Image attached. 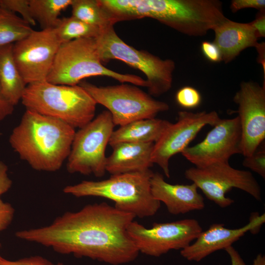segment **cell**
<instances>
[{
	"label": "cell",
	"mask_w": 265,
	"mask_h": 265,
	"mask_svg": "<svg viewBox=\"0 0 265 265\" xmlns=\"http://www.w3.org/2000/svg\"><path fill=\"white\" fill-rule=\"evenodd\" d=\"M12 45L0 47V86L6 98L16 106L26 86L14 60Z\"/></svg>",
	"instance_id": "obj_21"
},
{
	"label": "cell",
	"mask_w": 265,
	"mask_h": 265,
	"mask_svg": "<svg viewBox=\"0 0 265 265\" xmlns=\"http://www.w3.org/2000/svg\"></svg>",
	"instance_id": "obj_41"
},
{
	"label": "cell",
	"mask_w": 265,
	"mask_h": 265,
	"mask_svg": "<svg viewBox=\"0 0 265 265\" xmlns=\"http://www.w3.org/2000/svg\"><path fill=\"white\" fill-rule=\"evenodd\" d=\"M21 101L26 109L59 119L75 129L94 119L97 105L79 84L58 85L47 80L27 85Z\"/></svg>",
	"instance_id": "obj_5"
},
{
	"label": "cell",
	"mask_w": 265,
	"mask_h": 265,
	"mask_svg": "<svg viewBox=\"0 0 265 265\" xmlns=\"http://www.w3.org/2000/svg\"><path fill=\"white\" fill-rule=\"evenodd\" d=\"M118 22L155 19L190 36H202L227 19L218 0H106Z\"/></svg>",
	"instance_id": "obj_2"
},
{
	"label": "cell",
	"mask_w": 265,
	"mask_h": 265,
	"mask_svg": "<svg viewBox=\"0 0 265 265\" xmlns=\"http://www.w3.org/2000/svg\"><path fill=\"white\" fill-rule=\"evenodd\" d=\"M178 114L177 121L171 123L154 143L151 156L153 164H158L167 178L170 177V159L188 147L204 127L214 126L221 119L215 111L196 113L181 111Z\"/></svg>",
	"instance_id": "obj_12"
},
{
	"label": "cell",
	"mask_w": 265,
	"mask_h": 265,
	"mask_svg": "<svg viewBox=\"0 0 265 265\" xmlns=\"http://www.w3.org/2000/svg\"><path fill=\"white\" fill-rule=\"evenodd\" d=\"M170 124L156 117L133 121L113 131L109 144L112 147L123 142L155 143Z\"/></svg>",
	"instance_id": "obj_20"
},
{
	"label": "cell",
	"mask_w": 265,
	"mask_h": 265,
	"mask_svg": "<svg viewBox=\"0 0 265 265\" xmlns=\"http://www.w3.org/2000/svg\"><path fill=\"white\" fill-rule=\"evenodd\" d=\"M97 104L106 107L115 126H122L138 120L155 118L169 109L168 104L154 99L137 86L128 83L98 86L81 81L79 84Z\"/></svg>",
	"instance_id": "obj_8"
},
{
	"label": "cell",
	"mask_w": 265,
	"mask_h": 265,
	"mask_svg": "<svg viewBox=\"0 0 265 265\" xmlns=\"http://www.w3.org/2000/svg\"><path fill=\"white\" fill-rule=\"evenodd\" d=\"M234 102L238 105L241 132V154L251 155L265 138V84L243 81L236 93Z\"/></svg>",
	"instance_id": "obj_15"
},
{
	"label": "cell",
	"mask_w": 265,
	"mask_h": 265,
	"mask_svg": "<svg viewBox=\"0 0 265 265\" xmlns=\"http://www.w3.org/2000/svg\"><path fill=\"white\" fill-rule=\"evenodd\" d=\"M96 41L102 63L117 59L142 72L146 77L148 93L151 96H160L171 89L175 69L173 60L162 59L127 44L117 35L112 25L101 28Z\"/></svg>",
	"instance_id": "obj_7"
},
{
	"label": "cell",
	"mask_w": 265,
	"mask_h": 265,
	"mask_svg": "<svg viewBox=\"0 0 265 265\" xmlns=\"http://www.w3.org/2000/svg\"><path fill=\"white\" fill-rule=\"evenodd\" d=\"M114 127L106 110L76 132L67 159L68 172L103 177L106 172V150Z\"/></svg>",
	"instance_id": "obj_9"
},
{
	"label": "cell",
	"mask_w": 265,
	"mask_h": 265,
	"mask_svg": "<svg viewBox=\"0 0 265 265\" xmlns=\"http://www.w3.org/2000/svg\"><path fill=\"white\" fill-rule=\"evenodd\" d=\"M177 104L186 109H192L198 106L202 98L200 92L195 88L186 86L180 88L175 96Z\"/></svg>",
	"instance_id": "obj_27"
},
{
	"label": "cell",
	"mask_w": 265,
	"mask_h": 265,
	"mask_svg": "<svg viewBox=\"0 0 265 265\" xmlns=\"http://www.w3.org/2000/svg\"><path fill=\"white\" fill-rule=\"evenodd\" d=\"M224 250L230 257L231 265H246L238 252L232 245L227 247Z\"/></svg>",
	"instance_id": "obj_36"
},
{
	"label": "cell",
	"mask_w": 265,
	"mask_h": 265,
	"mask_svg": "<svg viewBox=\"0 0 265 265\" xmlns=\"http://www.w3.org/2000/svg\"><path fill=\"white\" fill-rule=\"evenodd\" d=\"M135 217L106 203L88 204L65 212L48 226L19 231L15 235L60 254L118 265L133 261L139 253L128 232Z\"/></svg>",
	"instance_id": "obj_1"
},
{
	"label": "cell",
	"mask_w": 265,
	"mask_h": 265,
	"mask_svg": "<svg viewBox=\"0 0 265 265\" xmlns=\"http://www.w3.org/2000/svg\"><path fill=\"white\" fill-rule=\"evenodd\" d=\"M253 8L260 11L265 10V0H233L230 4L231 11L235 13L241 9Z\"/></svg>",
	"instance_id": "obj_31"
},
{
	"label": "cell",
	"mask_w": 265,
	"mask_h": 265,
	"mask_svg": "<svg viewBox=\"0 0 265 265\" xmlns=\"http://www.w3.org/2000/svg\"><path fill=\"white\" fill-rule=\"evenodd\" d=\"M111 78L121 83L146 87V80L132 74H122L106 67L100 59L96 38H80L61 44L56 53L46 80L58 85H78L85 78Z\"/></svg>",
	"instance_id": "obj_6"
},
{
	"label": "cell",
	"mask_w": 265,
	"mask_h": 265,
	"mask_svg": "<svg viewBox=\"0 0 265 265\" xmlns=\"http://www.w3.org/2000/svg\"><path fill=\"white\" fill-rule=\"evenodd\" d=\"M15 210L9 203L0 198V231L6 229L13 220Z\"/></svg>",
	"instance_id": "obj_30"
},
{
	"label": "cell",
	"mask_w": 265,
	"mask_h": 265,
	"mask_svg": "<svg viewBox=\"0 0 265 265\" xmlns=\"http://www.w3.org/2000/svg\"><path fill=\"white\" fill-rule=\"evenodd\" d=\"M213 127L202 141L187 147L181 153L196 167L229 162L231 157L241 154V128L238 116L220 119Z\"/></svg>",
	"instance_id": "obj_14"
},
{
	"label": "cell",
	"mask_w": 265,
	"mask_h": 265,
	"mask_svg": "<svg viewBox=\"0 0 265 265\" xmlns=\"http://www.w3.org/2000/svg\"><path fill=\"white\" fill-rule=\"evenodd\" d=\"M242 165L265 179V147L263 142L250 156L244 157Z\"/></svg>",
	"instance_id": "obj_28"
},
{
	"label": "cell",
	"mask_w": 265,
	"mask_h": 265,
	"mask_svg": "<svg viewBox=\"0 0 265 265\" xmlns=\"http://www.w3.org/2000/svg\"><path fill=\"white\" fill-rule=\"evenodd\" d=\"M253 265H265V256L261 254L257 255L253 261Z\"/></svg>",
	"instance_id": "obj_38"
},
{
	"label": "cell",
	"mask_w": 265,
	"mask_h": 265,
	"mask_svg": "<svg viewBox=\"0 0 265 265\" xmlns=\"http://www.w3.org/2000/svg\"><path fill=\"white\" fill-rule=\"evenodd\" d=\"M201 49L204 56L209 61L212 62L222 61L220 51L213 42L204 41L201 43Z\"/></svg>",
	"instance_id": "obj_32"
},
{
	"label": "cell",
	"mask_w": 265,
	"mask_h": 265,
	"mask_svg": "<svg viewBox=\"0 0 265 265\" xmlns=\"http://www.w3.org/2000/svg\"><path fill=\"white\" fill-rule=\"evenodd\" d=\"M8 167L5 163L0 161V197L11 187L12 180L7 174Z\"/></svg>",
	"instance_id": "obj_33"
},
{
	"label": "cell",
	"mask_w": 265,
	"mask_h": 265,
	"mask_svg": "<svg viewBox=\"0 0 265 265\" xmlns=\"http://www.w3.org/2000/svg\"><path fill=\"white\" fill-rule=\"evenodd\" d=\"M151 188L154 198L163 203L172 214H184L205 208L204 198L193 183L189 185L171 184L165 181L161 174L156 172L151 177Z\"/></svg>",
	"instance_id": "obj_17"
},
{
	"label": "cell",
	"mask_w": 265,
	"mask_h": 265,
	"mask_svg": "<svg viewBox=\"0 0 265 265\" xmlns=\"http://www.w3.org/2000/svg\"><path fill=\"white\" fill-rule=\"evenodd\" d=\"M1 246V243H0V247ZM1 258V257L0 256V259Z\"/></svg>",
	"instance_id": "obj_40"
},
{
	"label": "cell",
	"mask_w": 265,
	"mask_h": 265,
	"mask_svg": "<svg viewBox=\"0 0 265 265\" xmlns=\"http://www.w3.org/2000/svg\"><path fill=\"white\" fill-rule=\"evenodd\" d=\"M55 265H63L61 263H58L57 264H56Z\"/></svg>",
	"instance_id": "obj_39"
},
{
	"label": "cell",
	"mask_w": 265,
	"mask_h": 265,
	"mask_svg": "<svg viewBox=\"0 0 265 265\" xmlns=\"http://www.w3.org/2000/svg\"><path fill=\"white\" fill-rule=\"evenodd\" d=\"M154 143L123 142L112 147L111 155L106 158V171L111 175L141 172L153 165L151 156Z\"/></svg>",
	"instance_id": "obj_19"
},
{
	"label": "cell",
	"mask_w": 265,
	"mask_h": 265,
	"mask_svg": "<svg viewBox=\"0 0 265 265\" xmlns=\"http://www.w3.org/2000/svg\"><path fill=\"white\" fill-rule=\"evenodd\" d=\"M154 172L146 171L111 175L99 181H83L63 188V192L77 197L95 196L114 201L118 210L143 218L155 215L160 202L153 197L151 179Z\"/></svg>",
	"instance_id": "obj_4"
},
{
	"label": "cell",
	"mask_w": 265,
	"mask_h": 265,
	"mask_svg": "<svg viewBox=\"0 0 265 265\" xmlns=\"http://www.w3.org/2000/svg\"><path fill=\"white\" fill-rule=\"evenodd\" d=\"M75 129L59 119L26 109L9 139L21 159L33 169L55 172L71 149Z\"/></svg>",
	"instance_id": "obj_3"
},
{
	"label": "cell",
	"mask_w": 265,
	"mask_h": 265,
	"mask_svg": "<svg viewBox=\"0 0 265 265\" xmlns=\"http://www.w3.org/2000/svg\"><path fill=\"white\" fill-rule=\"evenodd\" d=\"M258 53V62L261 63L264 69V76H265V44L264 42L258 43L255 47Z\"/></svg>",
	"instance_id": "obj_37"
},
{
	"label": "cell",
	"mask_w": 265,
	"mask_h": 265,
	"mask_svg": "<svg viewBox=\"0 0 265 265\" xmlns=\"http://www.w3.org/2000/svg\"><path fill=\"white\" fill-rule=\"evenodd\" d=\"M202 231L200 224L194 219L155 223L150 228L133 221L128 227L129 235L139 252L154 257H159L171 250L185 248Z\"/></svg>",
	"instance_id": "obj_11"
},
{
	"label": "cell",
	"mask_w": 265,
	"mask_h": 265,
	"mask_svg": "<svg viewBox=\"0 0 265 265\" xmlns=\"http://www.w3.org/2000/svg\"><path fill=\"white\" fill-rule=\"evenodd\" d=\"M265 222L264 213H254L249 222L239 228L229 229L223 224H212L208 230L202 231L193 243L181 250V255L188 261L199 262L215 251L231 246L247 232H258Z\"/></svg>",
	"instance_id": "obj_16"
},
{
	"label": "cell",
	"mask_w": 265,
	"mask_h": 265,
	"mask_svg": "<svg viewBox=\"0 0 265 265\" xmlns=\"http://www.w3.org/2000/svg\"><path fill=\"white\" fill-rule=\"evenodd\" d=\"M214 32L213 43L219 48L222 61L229 63L242 51L256 47L258 38L249 23L233 21L227 18L212 30Z\"/></svg>",
	"instance_id": "obj_18"
},
{
	"label": "cell",
	"mask_w": 265,
	"mask_h": 265,
	"mask_svg": "<svg viewBox=\"0 0 265 265\" xmlns=\"http://www.w3.org/2000/svg\"><path fill=\"white\" fill-rule=\"evenodd\" d=\"M33 29L22 18L0 8V47L12 45L29 35Z\"/></svg>",
	"instance_id": "obj_24"
},
{
	"label": "cell",
	"mask_w": 265,
	"mask_h": 265,
	"mask_svg": "<svg viewBox=\"0 0 265 265\" xmlns=\"http://www.w3.org/2000/svg\"><path fill=\"white\" fill-rule=\"evenodd\" d=\"M72 16L100 28L116 22L101 4L100 0H73Z\"/></svg>",
	"instance_id": "obj_23"
},
{
	"label": "cell",
	"mask_w": 265,
	"mask_h": 265,
	"mask_svg": "<svg viewBox=\"0 0 265 265\" xmlns=\"http://www.w3.org/2000/svg\"><path fill=\"white\" fill-rule=\"evenodd\" d=\"M0 7L13 13H18L22 19L30 26H35L30 9L29 0H0Z\"/></svg>",
	"instance_id": "obj_26"
},
{
	"label": "cell",
	"mask_w": 265,
	"mask_h": 265,
	"mask_svg": "<svg viewBox=\"0 0 265 265\" xmlns=\"http://www.w3.org/2000/svg\"><path fill=\"white\" fill-rule=\"evenodd\" d=\"M14 108L10 102L3 94L0 86V121L11 115Z\"/></svg>",
	"instance_id": "obj_35"
},
{
	"label": "cell",
	"mask_w": 265,
	"mask_h": 265,
	"mask_svg": "<svg viewBox=\"0 0 265 265\" xmlns=\"http://www.w3.org/2000/svg\"><path fill=\"white\" fill-rule=\"evenodd\" d=\"M0 265H55L48 260L40 256H34L20 259L16 261H9L0 259Z\"/></svg>",
	"instance_id": "obj_29"
},
{
	"label": "cell",
	"mask_w": 265,
	"mask_h": 265,
	"mask_svg": "<svg viewBox=\"0 0 265 265\" xmlns=\"http://www.w3.org/2000/svg\"><path fill=\"white\" fill-rule=\"evenodd\" d=\"M61 45L54 29L34 30L13 44V56L26 85L46 80Z\"/></svg>",
	"instance_id": "obj_13"
},
{
	"label": "cell",
	"mask_w": 265,
	"mask_h": 265,
	"mask_svg": "<svg viewBox=\"0 0 265 265\" xmlns=\"http://www.w3.org/2000/svg\"><path fill=\"white\" fill-rule=\"evenodd\" d=\"M249 24L254 29L258 38L265 37V10L260 11L255 20Z\"/></svg>",
	"instance_id": "obj_34"
},
{
	"label": "cell",
	"mask_w": 265,
	"mask_h": 265,
	"mask_svg": "<svg viewBox=\"0 0 265 265\" xmlns=\"http://www.w3.org/2000/svg\"><path fill=\"white\" fill-rule=\"evenodd\" d=\"M73 0H29L31 15L42 29H54L61 12L71 6Z\"/></svg>",
	"instance_id": "obj_22"
},
{
	"label": "cell",
	"mask_w": 265,
	"mask_h": 265,
	"mask_svg": "<svg viewBox=\"0 0 265 265\" xmlns=\"http://www.w3.org/2000/svg\"><path fill=\"white\" fill-rule=\"evenodd\" d=\"M61 44L83 38H96L100 28L87 24L74 16L60 18L54 29Z\"/></svg>",
	"instance_id": "obj_25"
},
{
	"label": "cell",
	"mask_w": 265,
	"mask_h": 265,
	"mask_svg": "<svg viewBox=\"0 0 265 265\" xmlns=\"http://www.w3.org/2000/svg\"><path fill=\"white\" fill-rule=\"evenodd\" d=\"M185 177L195 184L206 197L221 208L234 202L226 196L233 188L240 189L258 201L261 200V189L253 174L248 171L230 166L229 162L218 163L205 167H192L185 172Z\"/></svg>",
	"instance_id": "obj_10"
}]
</instances>
